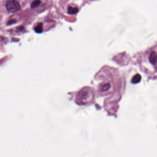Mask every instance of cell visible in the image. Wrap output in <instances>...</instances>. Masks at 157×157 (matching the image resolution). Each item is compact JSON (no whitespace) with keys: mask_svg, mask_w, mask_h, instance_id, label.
Listing matches in <instances>:
<instances>
[{"mask_svg":"<svg viewBox=\"0 0 157 157\" xmlns=\"http://www.w3.org/2000/svg\"><path fill=\"white\" fill-rule=\"evenodd\" d=\"M6 8L10 13H15L20 10V5L16 0H8L6 5Z\"/></svg>","mask_w":157,"mask_h":157,"instance_id":"6da1fadb","label":"cell"},{"mask_svg":"<svg viewBox=\"0 0 157 157\" xmlns=\"http://www.w3.org/2000/svg\"><path fill=\"white\" fill-rule=\"evenodd\" d=\"M149 61L153 65L157 63V54L154 51L152 52L149 56Z\"/></svg>","mask_w":157,"mask_h":157,"instance_id":"7a4b0ae2","label":"cell"},{"mask_svg":"<svg viewBox=\"0 0 157 157\" xmlns=\"http://www.w3.org/2000/svg\"><path fill=\"white\" fill-rule=\"evenodd\" d=\"M141 79V76L140 74H137L134 76L131 79V83L133 84H137L140 82Z\"/></svg>","mask_w":157,"mask_h":157,"instance_id":"3957f363","label":"cell"},{"mask_svg":"<svg viewBox=\"0 0 157 157\" xmlns=\"http://www.w3.org/2000/svg\"><path fill=\"white\" fill-rule=\"evenodd\" d=\"M68 14H77L79 11V9L77 8H73L72 7H69L68 8Z\"/></svg>","mask_w":157,"mask_h":157,"instance_id":"277c9868","label":"cell"},{"mask_svg":"<svg viewBox=\"0 0 157 157\" xmlns=\"http://www.w3.org/2000/svg\"><path fill=\"white\" fill-rule=\"evenodd\" d=\"M35 31L36 33H42L43 31V24L42 23H40L35 27Z\"/></svg>","mask_w":157,"mask_h":157,"instance_id":"5b68a950","label":"cell"},{"mask_svg":"<svg viewBox=\"0 0 157 157\" xmlns=\"http://www.w3.org/2000/svg\"><path fill=\"white\" fill-rule=\"evenodd\" d=\"M41 3V1L40 0H35V1H33L31 4V8H32V9L36 8L40 5Z\"/></svg>","mask_w":157,"mask_h":157,"instance_id":"8992f818","label":"cell"},{"mask_svg":"<svg viewBox=\"0 0 157 157\" xmlns=\"http://www.w3.org/2000/svg\"><path fill=\"white\" fill-rule=\"evenodd\" d=\"M110 87V84H109V83H104L101 87V91H106L107 90H109Z\"/></svg>","mask_w":157,"mask_h":157,"instance_id":"52a82bcc","label":"cell"},{"mask_svg":"<svg viewBox=\"0 0 157 157\" xmlns=\"http://www.w3.org/2000/svg\"><path fill=\"white\" fill-rule=\"evenodd\" d=\"M17 20H12L9 21L8 22H7V25H12L13 24H16L17 23Z\"/></svg>","mask_w":157,"mask_h":157,"instance_id":"ba28073f","label":"cell"},{"mask_svg":"<svg viewBox=\"0 0 157 157\" xmlns=\"http://www.w3.org/2000/svg\"><path fill=\"white\" fill-rule=\"evenodd\" d=\"M24 26H19L16 28V31L18 32H21L24 30Z\"/></svg>","mask_w":157,"mask_h":157,"instance_id":"9c48e42d","label":"cell"}]
</instances>
